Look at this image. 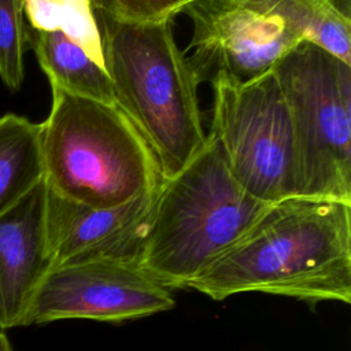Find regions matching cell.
Listing matches in <instances>:
<instances>
[{"label":"cell","mask_w":351,"mask_h":351,"mask_svg":"<svg viewBox=\"0 0 351 351\" xmlns=\"http://www.w3.org/2000/svg\"><path fill=\"white\" fill-rule=\"evenodd\" d=\"M185 288L214 300L265 292L308 303L351 302V204L291 197L270 204L245 234Z\"/></svg>","instance_id":"cell-1"},{"label":"cell","mask_w":351,"mask_h":351,"mask_svg":"<svg viewBox=\"0 0 351 351\" xmlns=\"http://www.w3.org/2000/svg\"><path fill=\"white\" fill-rule=\"evenodd\" d=\"M115 103L154 151L163 178L206 145L197 82L176 44L171 21L133 23L95 10Z\"/></svg>","instance_id":"cell-2"},{"label":"cell","mask_w":351,"mask_h":351,"mask_svg":"<svg viewBox=\"0 0 351 351\" xmlns=\"http://www.w3.org/2000/svg\"><path fill=\"white\" fill-rule=\"evenodd\" d=\"M51 89V111L41 123L51 191L90 207H114L162 185L154 151L117 104Z\"/></svg>","instance_id":"cell-3"},{"label":"cell","mask_w":351,"mask_h":351,"mask_svg":"<svg viewBox=\"0 0 351 351\" xmlns=\"http://www.w3.org/2000/svg\"><path fill=\"white\" fill-rule=\"evenodd\" d=\"M229 173L217 143L163 180L141 266L165 287L185 288L234 245L269 207Z\"/></svg>","instance_id":"cell-4"},{"label":"cell","mask_w":351,"mask_h":351,"mask_svg":"<svg viewBox=\"0 0 351 351\" xmlns=\"http://www.w3.org/2000/svg\"><path fill=\"white\" fill-rule=\"evenodd\" d=\"M273 71L291 117L296 197L351 204V64L302 41Z\"/></svg>","instance_id":"cell-5"},{"label":"cell","mask_w":351,"mask_h":351,"mask_svg":"<svg viewBox=\"0 0 351 351\" xmlns=\"http://www.w3.org/2000/svg\"><path fill=\"white\" fill-rule=\"evenodd\" d=\"M211 86L208 136L236 182L266 204L296 197L291 117L274 71L241 85Z\"/></svg>","instance_id":"cell-6"},{"label":"cell","mask_w":351,"mask_h":351,"mask_svg":"<svg viewBox=\"0 0 351 351\" xmlns=\"http://www.w3.org/2000/svg\"><path fill=\"white\" fill-rule=\"evenodd\" d=\"M186 63L197 82L247 84L303 40L293 0H192Z\"/></svg>","instance_id":"cell-7"},{"label":"cell","mask_w":351,"mask_h":351,"mask_svg":"<svg viewBox=\"0 0 351 351\" xmlns=\"http://www.w3.org/2000/svg\"><path fill=\"white\" fill-rule=\"evenodd\" d=\"M171 289L141 265L88 259L52 266L29 306L25 326L60 319L122 322L171 310Z\"/></svg>","instance_id":"cell-8"},{"label":"cell","mask_w":351,"mask_h":351,"mask_svg":"<svg viewBox=\"0 0 351 351\" xmlns=\"http://www.w3.org/2000/svg\"><path fill=\"white\" fill-rule=\"evenodd\" d=\"M159 188L119 206L90 207L47 186L45 241L52 266L88 259L141 265Z\"/></svg>","instance_id":"cell-9"},{"label":"cell","mask_w":351,"mask_h":351,"mask_svg":"<svg viewBox=\"0 0 351 351\" xmlns=\"http://www.w3.org/2000/svg\"><path fill=\"white\" fill-rule=\"evenodd\" d=\"M45 180L0 215V330L25 326L33 296L52 267L45 241Z\"/></svg>","instance_id":"cell-10"},{"label":"cell","mask_w":351,"mask_h":351,"mask_svg":"<svg viewBox=\"0 0 351 351\" xmlns=\"http://www.w3.org/2000/svg\"><path fill=\"white\" fill-rule=\"evenodd\" d=\"M27 41L48 77L51 88H58L73 96L117 104L106 69L63 33L29 27Z\"/></svg>","instance_id":"cell-11"},{"label":"cell","mask_w":351,"mask_h":351,"mask_svg":"<svg viewBox=\"0 0 351 351\" xmlns=\"http://www.w3.org/2000/svg\"><path fill=\"white\" fill-rule=\"evenodd\" d=\"M44 180L41 123L16 114L0 117V215Z\"/></svg>","instance_id":"cell-12"},{"label":"cell","mask_w":351,"mask_h":351,"mask_svg":"<svg viewBox=\"0 0 351 351\" xmlns=\"http://www.w3.org/2000/svg\"><path fill=\"white\" fill-rule=\"evenodd\" d=\"M30 29L60 32L104 67L101 37L92 0H23Z\"/></svg>","instance_id":"cell-13"},{"label":"cell","mask_w":351,"mask_h":351,"mask_svg":"<svg viewBox=\"0 0 351 351\" xmlns=\"http://www.w3.org/2000/svg\"><path fill=\"white\" fill-rule=\"evenodd\" d=\"M304 41L351 64V0H295Z\"/></svg>","instance_id":"cell-14"},{"label":"cell","mask_w":351,"mask_h":351,"mask_svg":"<svg viewBox=\"0 0 351 351\" xmlns=\"http://www.w3.org/2000/svg\"><path fill=\"white\" fill-rule=\"evenodd\" d=\"M23 0H0V80L16 92L23 82V53L27 29Z\"/></svg>","instance_id":"cell-15"},{"label":"cell","mask_w":351,"mask_h":351,"mask_svg":"<svg viewBox=\"0 0 351 351\" xmlns=\"http://www.w3.org/2000/svg\"><path fill=\"white\" fill-rule=\"evenodd\" d=\"M192 0H92L95 10L133 23L171 21Z\"/></svg>","instance_id":"cell-16"},{"label":"cell","mask_w":351,"mask_h":351,"mask_svg":"<svg viewBox=\"0 0 351 351\" xmlns=\"http://www.w3.org/2000/svg\"><path fill=\"white\" fill-rule=\"evenodd\" d=\"M0 351H12L11 343L4 330H0Z\"/></svg>","instance_id":"cell-17"}]
</instances>
